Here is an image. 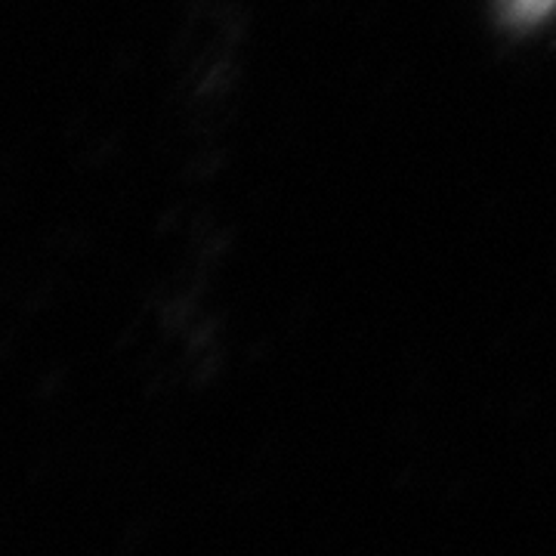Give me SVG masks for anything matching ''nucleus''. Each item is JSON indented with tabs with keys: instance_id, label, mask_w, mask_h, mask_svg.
Masks as SVG:
<instances>
[{
	"instance_id": "obj_1",
	"label": "nucleus",
	"mask_w": 556,
	"mask_h": 556,
	"mask_svg": "<svg viewBox=\"0 0 556 556\" xmlns=\"http://www.w3.org/2000/svg\"><path fill=\"white\" fill-rule=\"evenodd\" d=\"M556 10V0H501V16L514 28H532Z\"/></svg>"
}]
</instances>
